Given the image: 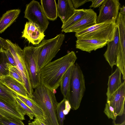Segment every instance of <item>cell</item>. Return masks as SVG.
<instances>
[{"label": "cell", "mask_w": 125, "mask_h": 125, "mask_svg": "<svg viewBox=\"0 0 125 125\" xmlns=\"http://www.w3.org/2000/svg\"><path fill=\"white\" fill-rule=\"evenodd\" d=\"M7 65L9 71V75L24 85L22 75L16 66L8 63Z\"/></svg>", "instance_id": "83f0119b"}, {"label": "cell", "mask_w": 125, "mask_h": 125, "mask_svg": "<svg viewBox=\"0 0 125 125\" xmlns=\"http://www.w3.org/2000/svg\"><path fill=\"white\" fill-rule=\"evenodd\" d=\"M85 90L84 76L77 63L73 65L68 100L71 109H77L80 107Z\"/></svg>", "instance_id": "3957f363"}, {"label": "cell", "mask_w": 125, "mask_h": 125, "mask_svg": "<svg viewBox=\"0 0 125 125\" xmlns=\"http://www.w3.org/2000/svg\"><path fill=\"white\" fill-rule=\"evenodd\" d=\"M9 49L14 59L16 66L22 75L24 85L29 96L31 97L33 92L30 80L29 73L25 63L23 56V50L16 43L10 40H6Z\"/></svg>", "instance_id": "52a82bcc"}, {"label": "cell", "mask_w": 125, "mask_h": 125, "mask_svg": "<svg viewBox=\"0 0 125 125\" xmlns=\"http://www.w3.org/2000/svg\"><path fill=\"white\" fill-rule=\"evenodd\" d=\"M24 17L34 24L44 32L49 23L41 5L35 0L31 1L26 5Z\"/></svg>", "instance_id": "ba28073f"}, {"label": "cell", "mask_w": 125, "mask_h": 125, "mask_svg": "<svg viewBox=\"0 0 125 125\" xmlns=\"http://www.w3.org/2000/svg\"><path fill=\"white\" fill-rule=\"evenodd\" d=\"M22 33V37L34 45L39 44L45 36L44 32H42L34 24L30 21L26 22Z\"/></svg>", "instance_id": "5bb4252c"}, {"label": "cell", "mask_w": 125, "mask_h": 125, "mask_svg": "<svg viewBox=\"0 0 125 125\" xmlns=\"http://www.w3.org/2000/svg\"><path fill=\"white\" fill-rule=\"evenodd\" d=\"M8 118L5 117L3 115L0 113V119H6Z\"/></svg>", "instance_id": "f35d334b"}, {"label": "cell", "mask_w": 125, "mask_h": 125, "mask_svg": "<svg viewBox=\"0 0 125 125\" xmlns=\"http://www.w3.org/2000/svg\"><path fill=\"white\" fill-rule=\"evenodd\" d=\"M2 48L0 46V51L1 50Z\"/></svg>", "instance_id": "ee69618b"}, {"label": "cell", "mask_w": 125, "mask_h": 125, "mask_svg": "<svg viewBox=\"0 0 125 125\" xmlns=\"http://www.w3.org/2000/svg\"><path fill=\"white\" fill-rule=\"evenodd\" d=\"M73 65L70 66L63 75L60 85L61 93L64 98L67 100L69 97L70 83Z\"/></svg>", "instance_id": "603a6c76"}, {"label": "cell", "mask_w": 125, "mask_h": 125, "mask_svg": "<svg viewBox=\"0 0 125 125\" xmlns=\"http://www.w3.org/2000/svg\"><path fill=\"white\" fill-rule=\"evenodd\" d=\"M119 10H120V13L122 14L125 15V6L124 5L120 8Z\"/></svg>", "instance_id": "74e56055"}, {"label": "cell", "mask_w": 125, "mask_h": 125, "mask_svg": "<svg viewBox=\"0 0 125 125\" xmlns=\"http://www.w3.org/2000/svg\"><path fill=\"white\" fill-rule=\"evenodd\" d=\"M120 5L118 0H104L99 7L96 24L111 21L116 22Z\"/></svg>", "instance_id": "9c48e42d"}, {"label": "cell", "mask_w": 125, "mask_h": 125, "mask_svg": "<svg viewBox=\"0 0 125 125\" xmlns=\"http://www.w3.org/2000/svg\"><path fill=\"white\" fill-rule=\"evenodd\" d=\"M0 46L5 50L9 49L6 40L0 37Z\"/></svg>", "instance_id": "e575fe53"}, {"label": "cell", "mask_w": 125, "mask_h": 125, "mask_svg": "<svg viewBox=\"0 0 125 125\" xmlns=\"http://www.w3.org/2000/svg\"><path fill=\"white\" fill-rule=\"evenodd\" d=\"M5 52L6 54L8 63L14 66H16L14 59L9 49L5 50Z\"/></svg>", "instance_id": "d6a6232c"}, {"label": "cell", "mask_w": 125, "mask_h": 125, "mask_svg": "<svg viewBox=\"0 0 125 125\" xmlns=\"http://www.w3.org/2000/svg\"><path fill=\"white\" fill-rule=\"evenodd\" d=\"M75 9L71 0H58L57 4L58 16L64 24L74 13Z\"/></svg>", "instance_id": "e0dca14e"}, {"label": "cell", "mask_w": 125, "mask_h": 125, "mask_svg": "<svg viewBox=\"0 0 125 125\" xmlns=\"http://www.w3.org/2000/svg\"><path fill=\"white\" fill-rule=\"evenodd\" d=\"M107 44V49L104 56L112 68L116 64L119 47V33L117 26L113 40L108 42Z\"/></svg>", "instance_id": "9a60e30c"}, {"label": "cell", "mask_w": 125, "mask_h": 125, "mask_svg": "<svg viewBox=\"0 0 125 125\" xmlns=\"http://www.w3.org/2000/svg\"><path fill=\"white\" fill-rule=\"evenodd\" d=\"M104 1V0H91L92 4L89 7L90 8L98 7L102 4Z\"/></svg>", "instance_id": "836d02e7"}, {"label": "cell", "mask_w": 125, "mask_h": 125, "mask_svg": "<svg viewBox=\"0 0 125 125\" xmlns=\"http://www.w3.org/2000/svg\"><path fill=\"white\" fill-rule=\"evenodd\" d=\"M31 98L44 114L45 125H59L56 114L57 102L54 92L40 84L35 88Z\"/></svg>", "instance_id": "7a4b0ae2"}, {"label": "cell", "mask_w": 125, "mask_h": 125, "mask_svg": "<svg viewBox=\"0 0 125 125\" xmlns=\"http://www.w3.org/2000/svg\"><path fill=\"white\" fill-rule=\"evenodd\" d=\"M119 124H116L115 123L113 125H118Z\"/></svg>", "instance_id": "7bdbcfd3"}, {"label": "cell", "mask_w": 125, "mask_h": 125, "mask_svg": "<svg viewBox=\"0 0 125 125\" xmlns=\"http://www.w3.org/2000/svg\"><path fill=\"white\" fill-rule=\"evenodd\" d=\"M0 113L9 119H18L22 121L25 119V115L18 103L7 102L0 97Z\"/></svg>", "instance_id": "4fadbf2b"}, {"label": "cell", "mask_w": 125, "mask_h": 125, "mask_svg": "<svg viewBox=\"0 0 125 125\" xmlns=\"http://www.w3.org/2000/svg\"><path fill=\"white\" fill-rule=\"evenodd\" d=\"M66 99H63L57 104L56 109V114L57 121L59 125H63V121L65 119V115L63 113L65 109V101Z\"/></svg>", "instance_id": "4316f807"}, {"label": "cell", "mask_w": 125, "mask_h": 125, "mask_svg": "<svg viewBox=\"0 0 125 125\" xmlns=\"http://www.w3.org/2000/svg\"><path fill=\"white\" fill-rule=\"evenodd\" d=\"M21 12L19 9L7 11L0 20V33L3 32L16 20Z\"/></svg>", "instance_id": "ffe728a7"}, {"label": "cell", "mask_w": 125, "mask_h": 125, "mask_svg": "<svg viewBox=\"0 0 125 125\" xmlns=\"http://www.w3.org/2000/svg\"><path fill=\"white\" fill-rule=\"evenodd\" d=\"M125 81L107 99V103L109 104L114 109V112L119 116L125 113Z\"/></svg>", "instance_id": "7c38bea8"}, {"label": "cell", "mask_w": 125, "mask_h": 125, "mask_svg": "<svg viewBox=\"0 0 125 125\" xmlns=\"http://www.w3.org/2000/svg\"><path fill=\"white\" fill-rule=\"evenodd\" d=\"M0 79L3 84L17 94L25 97L29 96L24 85L10 75L1 76Z\"/></svg>", "instance_id": "ac0fdd59"}, {"label": "cell", "mask_w": 125, "mask_h": 125, "mask_svg": "<svg viewBox=\"0 0 125 125\" xmlns=\"http://www.w3.org/2000/svg\"><path fill=\"white\" fill-rule=\"evenodd\" d=\"M116 23L119 33V47L116 64L122 67L125 65V15L119 12Z\"/></svg>", "instance_id": "30bf717a"}, {"label": "cell", "mask_w": 125, "mask_h": 125, "mask_svg": "<svg viewBox=\"0 0 125 125\" xmlns=\"http://www.w3.org/2000/svg\"><path fill=\"white\" fill-rule=\"evenodd\" d=\"M18 97L28 106L33 112L35 117L44 123L45 118L43 112L39 106L32 98L17 94Z\"/></svg>", "instance_id": "7402d4cb"}, {"label": "cell", "mask_w": 125, "mask_h": 125, "mask_svg": "<svg viewBox=\"0 0 125 125\" xmlns=\"http://www.w3.org/2000/svg\"><path fill=\"white\" fill-rule=\"evenodd\" d=\"M85 12L82 19L63 32H77L88 28L96 24V13L92 9H85Z\"/></svg>", "instance_id": "8fae6325"}, {"label": "cell", "mask_w": 125, "mask_h": 125, "mask_svg": "<svg viewBox=\"0 0 125 125\" xmlns=\"http://www.w3.org/2000/svg\"><path fill=\"white\" fill-rule=\"evenodd\" d=\"M65 37L64 35L61 33L53 38L43 40L38 45L39 49L38 63L40 71L55 57L60 50Z\"/></svg>", "instance_id": "5b68a950"}, {"label": "cell", "mask_w": 125, "mask_h": 125, "mask_svg": "<svg viewBox=\"0 0 125 125\" xmlns=\"http://www.w3.org/2000/svg\"><path fill=\"white\" fill-rule=\"evenodd\" d=\"M71 109V107L69 101L66 99L65 101V110L69 112Z\"/></svg>", "instance_id": "d590c367"}, {"label": "cell", "mask_w": 125, "mask_h": 125, "mask_svg": "<svg viewBox=\"0 0 125 125\" xmlns=\"http://www.w3.org/2000/svg\"><path fill=\"white\" fill-rule=\"evenodd\" d=\"M8 63L5 50L2 49L0 51V78L9 75V71L7 65Z\"/></svg>", "instance_id": "484cf974"}, {"label": "cell", "mask_w": 125, "mask_h": 125, "mask_svg": "<svg viewBox=\"0 0 125 125\" xmlns=\"http://www.w3.org/2000/svg\"><path fill=\"white\" fill-rule=\"evenodd\" d=\"M125 125V121L124 120L122 123L121 124H119L118 125Z\"/></svg>", "instance_id": "60d3db41"}, {"label": "cell", "mask_w": 125, "mask_h": 125, "mask_svg": "<svg viewBox=\"0 0 125 125\" xmlns=\"http://www.w3.org/2000/svg\"><path fill=\"white\" fill-rule=\"evenodd\" d=\"M0 97L5 101L10 103L17 104L15 98L17 94L3 84L0 79Z\"/></svg>", "instance_id": "cb8c5ba5"}, {"label": "cell", "mask_w": 125, "mask_h": 125, "mask_svg": "<svg viewBox=\"0 0 125 125\" xmlns=\"http://www.w3.org/2000/svg\"><path fill=\"white\" fill-rule=\"evenodd\" d=\"M39 121H40L41 125H45L44 123H43L41 121L39 120Z\"/></svg>", "instance_id": "b9f144b4"}, {"label": "cell", "mask_w": 125, "mask_h": 125, "mask_svg": "<svg viewBox=\"0 0 125 125\" xmlns=\"http://www.w3.org/2000/svg\"><path fill=\"white\" fill-rule=\"evenodd\" d=\"M28 125H41L38 119L36 118L34 121L31 123H29Z\"/></svg>", "instance_id": "8d00e7d4"}, {"label": "cell", "mask_w": 125, "mask_h": 125, "mask_svg": "<svg viewBox=\"0 0 125 125\" xmlns=\"http://www.w3.org/2000/svg\"><path fill=\"white\" fill-rule=\"evenodd\" d=\"M85 12V9H75L74 13L63 24L61 28L62 31L75 24L82 18Z\"/></svg>", "instance_id": "d4e9b609"}, {"label": "cell", "mask_w": 125, "mask_h": 125, "mask_svg": "<svg viewBox=\"0 0 125 125\" xmlns=\"http://www.w3.org/2000/svg\"><path fill=\"white\" fill-rule=\"evenodd\" d=\"M16 101L23 110L25 115H27L30 120L33 119L35 115L31 109L18 97L15 98Z\"/></svg>", "instance_id": "f1b7e54d"}, {"label": "cell", "mask_w": 125, "mask_h": 125, "mask_svg": "<svg viewBox=\"0 0 125 125\" xmlns=\"http://www.w3.org/2000/svg\"><path fill=\"white\" fill-rule=\"evenodd\" d=\"M108 42L105 41L95 39H77L76 48L90 53L93 51H95L106 46Z\"/></svg>", "instance_id": "2e32d148"}, {"label": "cell", "mask_w": 125, "mask_h": 125, "mask_svg": "<svg viewBox=\"0 0 125 125\" xmlns=\"http://www.w3.org/2000/svg\"><path fill=\"white\" fill-rule=\"evenodd\" d=\"M121 73L119 69L117 68L114 72L108 77V87L106 94L107 99L120 86L122 83L121 77Z\"/></svg>", "instance_id": "d6986e66"}, {"label": "cell", "mask_w": 125, "mask_h": 125, "mask_svg": "<svg viewBox=\"0 0 125 125\" xmlns=\"http://www.w3.org/2000/svg\"><path fill=\"white\" fill-rule=\"evenodd\" d=\"M117 25L116 22L107 21L95 25L76 32L77 39H95L108 42L114 39Z\"/></svg>", "instance_id": "277c9868"}, {"label": "cell", "mask_w": 125, "mask_h": 125, "mask_svg": "<svg viewBox=\"0 0 125 125\" xmlns=\"http://www.w3.org/2000/svg\"><path fill=\"white\" fill-rule=\"evenodd\" d=\"M73 5L76 9L91 0H71Z\"/></svg>", "instance_id": "1f68e13d"}, {"label": "cell", "mask_w": 125, "mask_h": 125, "mask_svg": "<svg viewBox=\"0 0 125 125\" xmlns=\"http://www.w3.org/2000/svg\"><path fill=\"white\" fill-rule=\"evenodd\" d=\"M77 59L75 52L72 51L50 62L40 70L41 84L54 92L60 86L65 73L75 63Z\"/></svg>", "instance_id": "6da1fadb"}, {"label": "cell", "mask_w": 125, "mask_h": 125, "mask_svg": "<svg viewBox=\"0 0 125 125\" xmlns=\"http://www.w3.org/2000/svg\"><path fill=\"white\" fill-rule=\"evenodd\" d=\"M0 125H25L22 120L8 118L0 119Z\"/></svg>", "instance_id": "4dcf8cb0"}, {"label": "cell", "mask_w": 125, "mask_h": 125, "mask_svg": "<svg viewBox=\"0 0 125 125\" xmlns=\"http://www.w3.org/2000/svg\"><path fill=\"white\" fill-rule=\"evenodd\" d=\"M24 60L28 71L30 81L33 89L41 84L40 71L38 66V58L39 49L36 47L29 46L23 49Z\"/></svg>", "instance_id": "8992f818"}, {"label": "cell", "mask_w": 125, "mask_h": 125, "mask_svg": "<svg viewBox=\"0 0 125 125\" xmlns=\"http://www.w3.org/2000/svg\"><path fill=\"white\" fill-rule=\"evenodd\" d=\"M63 113L64 115H65L68 114L69 112L67 111L64 109L63 111Z\"/></svg>", "instance_id": "ab89813d"}, {"label": "cell", "mask_w": 125, "mask_h": 125, "mask_svg": "<svg viewBox=\"0 0 125 125\" xmlns=\"http://www.w3.org/2000/svg\"><path fill=\"white\" fill-rule=\"evenodd\" d=\"M41 5L45 15L48 20L54 21L58 16L57 4L55 0H41Z\"/></svg>", "instance_id": "44dd1931"}, {"label": "cell", "mask_w": 125, "mask_h": 125, "mask_svg": "<svg viewBox=\"0 0 125 125\" xmlns=\"http://www.w3.org/2000/svg\"><path fill=\"white\" fill-rule=\"evenodd\" d=\"M104 112L109 119L113 120L114 124L115 123V121L117 115L115 112L114 108L109 104H106Z\"/></svg>", "instance_id": "f546056e"}]
</instances>
